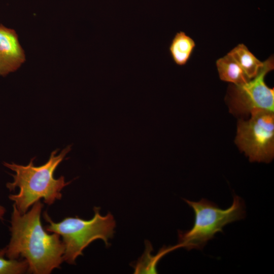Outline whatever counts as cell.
<instances>
[{"label": "cell", "instance_id": "6da1fadb", "mask_svg": "<svg viewBox=\"0 0 274 274\" xmlns=\"http://www.w3.org/2000/svg\"><path fill=\"white\" fill-rule=\"evenodd\" d=\"M43 204L35 202L29 211L21 213L13 205L11 238L6 247L9 259L24 258L27 271L35 274H49L59 268L63 261L64 246L60 236L49 234L42 225L41 214Z\"/></svg>", "mask_w": 274, "mask_h": 274}, {"label": "cell", "instance_id": "7a4b0ae2", "mask_svg": "<svg viewBox=\"0 0 274 274\" xmlns=\"http://www.w3.org/2000/svg\"><path fill=\"white\" fill-rule=\"evenodd\" d=\"M71 150V146L69 145L59 154H57L58 149L54 150L48 161L38 166L34 165V157L26 165L4 162L5 166L15 173L12 174L13 181L7 183L6 187L10 191L19 188L18 194H10L9 198L20 213H26L30 206L41 199L51 205L61 198V191L71 182H65L62 176L56 179L54 174Z\"/></svg>", "mask_w": 274, "mask_h": 274}, {"label": "cell", "instance_id": "3957f363", "mask_svg": "<svg viewBox=\"0 0 274 274\" xmlns=\"http://www.w3.org/2000/svg\"><path fill=\"white\" fill-rule=\"evenodd\" d=\"M99 210L100 208L94 207V216L89 220L77 216L68 217L58 222H54L46 212L44 213V219L48 223L45 229L62 238L64 246L63 259L68 264H75L77 258L82 255L83 250L95 240L102 239L109 247L116 222L111 213L102 216Z\"/></svg>", "mask_w": 274, "mask_h": 274}, {"label": "cell", "instance_id": "277c9868", "mask_svg": "<svg viewBox=\"0 0 274 274\" xmlns=\"http://www.w3.org/2000/svg\"><path fill=\"white\" fill-rule=\"evenodd\" d=\"M184 200L195 214L192 228L179 232V246L188 250H201L217 232H223L226 225L242 219L246 215L244 200L236 195L233 196L232 205L225 210L204 198L197 202Z\"/></svg>", "mask_w": 274, "mask_h": 274}, {"label": "cell", "instance_id": "5b68a950", "mask_svg": "<svg viewBox=\"0 0 274 274\" xmlns=\"http://www.w3.org/2000/svg\"><path fill=\"white\" fill-rule=\"evenodd\" d=\"M239 120L235 142L251 162H269L274 156L273 112L258 110Z\"/></svg>", "mask_w": 274, "mask_h": 274}, {"label": "cell", "instance_id": "8992f818", "mask_svg": "<svg viewBox=\"0 0 274 274\" xmlns=\"http://www.w3.org/2000/svg\"><path fill=\"white\" fill-rule=\"evenodd\" d=\"M273 57L264 61L258 75L247 83L231 86L229 92L230 109L236 114H249L262 110L273 112L274 89L268 87L264 78L273 69Z\"/></svg>", "mask_w": 274, "mask_h": 274}, {"label": "cell", "instance_id": "52a82bcc", "mask_svg": "<svg viewBox=\"0 0 274 274\" xmlns=\"http://www.w3.org/2000/svg\"><path fill=\"white\" fill-rule=\"evenodd\" d=\"M25 61V55L16 31L0 24V76L17 71Z\"/></svg>", "mask_w": 274, "mask_h": 274}, {"label": "cell", "instance_id": "ba28073f", "mask_svg": "<svg viewBox=\"0 0 274 274\" xmlns=\"http://www.w3.org/2000/svg\"><path fill=\"white\" fill-rule=\"evenodd\" d=\"M239 64L247 77H255L263 66L264 62L259 60L243 44H239L228 53Z\"/></svg>", "mask_w": 274, "mask_h": 274}, {"label": "cell", "instance_id": "9c48e42d", "mask_svg": "<svg viewBox=\"0 0 274 274\" xmlns=\"http://www.w3.org/2000/svg\"><path fill=\"white\" fill-rule=\"evenodd\" d=\"M195 43L184 31L176 33L169 47V51L174 62L182 66L187 63L192 53Z\"/></svg>", "mask_w": 274, "mask_h": 274}, {"label": "cell", "instance_id": "30bf717a", "mask_svg": "<svg viewBox=\"0 0 274 274\" xmlns=\"http://www.w3.org/2000/svg\"><path fill=\"white\" fill-rule=\"evenodd\" d=\"M216 66L221 80L241 85L249 79L234 59L228 53L216 61Z\"/></svg>", "mask_w": 274, "mask_h": 274}, {"label": "cell", "instance_id": "8fae6325", "mask_svg": "<svg viewBox=\"0 0 274 274\" xmlns=\"http://www.w3.org/2000/svg\"><path fill=\"white\" fill-rule=\"evenodd\" d=\"M6 252V247L0 248V274H21L27 271L28 264L25 259H7L5 257Z\"/></svg>", "mask_w": 274, "mask_h": 274}, {"label": "cell", "instance_id": "7c38bea8", "mask_svg": "<svg viewBox=\"0 0 274 274\" xmlns=\"http://www.w3.org/2000/svg\"><path fill=\"white\" fill-rule=\"evenodd\" d=\"M6 210L4 207L0 204V220H2L5 214Z\"/></svg>", "mask_w": 274, "mask_h": 274}]
</instances>
